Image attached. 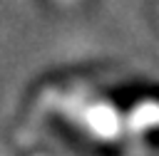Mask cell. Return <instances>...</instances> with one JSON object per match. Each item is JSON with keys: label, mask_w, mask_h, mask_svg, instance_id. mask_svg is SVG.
Here are the masks:
<instances>
[]
</instances>
